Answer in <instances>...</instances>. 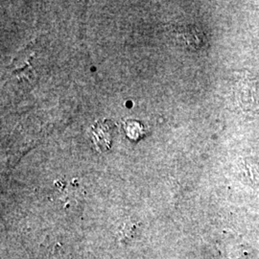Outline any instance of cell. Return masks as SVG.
<instances>
[{"label": "cell", "mask_w": 259, "mask_h": 259, "mask_svg": "<svg viewBox=\"0 0 259 259\" xmlns=\"http://www.w3.org/2000/svg\"><path fill=\"white\" fill-rule=\"evenodd\" d=\"M234 102L245 112L259 114V76L247 70L234 72L232 81Z\"/></svg>", "instance_id": "cell-1"}, {"label": "cell", "mask_w": 259, "mask_h": 259, "mask_svg": "<svg viewBox=\"0 0 259 259\" xmlns=\"http://www.w3.org/2000/svg\"><path fill=\"white\" fill-rule=\"evenodd\" d=\"M112 123L110 121H99L93 126V141L98 151L105 152L110 150L112 140Z\"/></svg>", "instance_id": "cell-2"}, {"label": "cell", "mask_w": 259, "mask_h": 259, "mask_svg": "<svg viewBox=\"0 0 259 259\" xmlns=\"http://www.w3.org/2000/svg\"><path fill=\"white\" fill-rule=\"evenodd\" d=\"M124 130L126 131V134L128 135L130 139L133 140H138L140 139L143 134V128L138 121H127L124 124Z\"/></svg>", "instance_id": "cell-3"}]
</instances>
